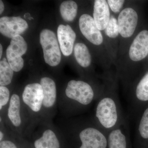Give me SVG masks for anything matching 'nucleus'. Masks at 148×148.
<instances>
[{
  "label": "nucleus",
  "mask_w": 148,
  "mask_h": 148,
  "mask_svg": "<svg viewBox=\"0 0 148 148\" xmlns=\"http://www.w3.org/2000/svg\"><path fill=\"white\" fill-rule=\"evenodd\" d=\"M61 129L65 137L78 143V148H107L108 134L92 117L70 118Z\"/></svg>",
  "instance_id": "obj_1"
},
{
  "label": "nucleus",
  "mask_w": 148,
  "mask_h": 148,
  "mask_svg": "<svg viewBox=\"0 0 148 148\" xmlns=\"http://www.w3.org/2000/svg\"><path fill=\"white\" fill-rule=\"evenodd\" d=\"M103 91L95 90L84 81L71 80L65 89V99L59 101L60 108L66 116H76L87 110L96 102Z\"/></svg>",
  "instance_id": "obj_2"
},
{
  "label": "nucleus",
  "mask_w": 148,
  "mask_h": 148,
  "mask_svg": "<svg viewBox=\"0 0 148 148\" xmlns=\"http://www.w3.org/2000/svg\"><path fill=\"white\" fill-rule=\"evenodd\" d=\"M114 91L112 89L103 90L95 102L92 117L96 124L107 134L126 119L123 112L118 96Z\"/></svg>",
  "instance_id": "obj_3"
},
{
  "label": "nucleus",
  "mask_w": 148,
  "mask_h": 148,
  "mask_svg": "<svg viewBox=\"0 0 148 148\" xmlns=\"http://www.w3.org/2000/svg\"><path fill=\"white\" fill-rule=\"evenodd\" d=\"M9 129L18 137L26 135L30 126V118L21 96L13 93L4 113L1 115Z\"/></svg>",
  "instance_id": "obj_4"
},
{
  "label": "nucleus",
  "mask_w": 148,
  "mask_h": 148,
  "mask_svg": "<svg viewBox=\"0 0 148 148\" xmlns=\"http://www.w3.org/2000/svg\"><path fill=\"white\" fill-rule=\"evenodd\" d=\"M60 128L51 120H40L32 127L27 135L34 138L35 148H61L64 135Z\"/></svg>",
  "instance_id": "obj_5"
},
{
  "label": "nucleus",
  "mask_w": 148,
  "mask_h": 148,
  "mask_svg": "<svg viewBox=\"0 0 148 148\" xmlns=\"http://www.w3.org/2000/svg\"><path fill=\"white\" fill-rule=\"evenodd\" d=\"M21 98L30 120V126L27 134L34 125L41 120L43 92L38 83L29 84L25 86Z\"/></svg>",
  "instance_id": "obj_6"
},
{
  "label": "nucleus",
  "mask_w": 148,
  "mask_h": 148,
  "mask_svg": "<svg viewBox=\"0 0 148 148\" xmlns=\"http://www.w3.org/2000/svg\"><path fill=\"white\" fill-rule=\"evenodd\" d=\"M43 92L41 120H51L54 116L58 104L57 90L55 82L49 77L40 80Z\"/></svg>",
  "instance_id": "obj_7"
},
{
  "label": "nucleus",
  "mask_w": 148,
  "mask_h": 148,
  "mask_svg": "<svg viewBox=\"0 0 148 148\" xmlns=\"http://www.w3.org/2000/svg\"><path fill=\"white\" fill-rule=\"evenodd\" d=\"M40 42L46 63L52 67L58 66L61 61V55L55 34L49 29H44L40 34Z\"/></svg>",
  "instance_id": "obj_8"
},
{
  "label": "nucleus",
  "mask_w": 148,
  "mask_h": 148,
  "mask_svg": "<svg viewBox=\"0 0 148 148\" xmlns=\"http://www.w3.org/2000/svg\"><path fill=\"white\" fill-rule=\"evenodd\" d=\"M27 48V42L20 35L12 38L6 54L9 64L14 71H20L23 68L24 61L21 56L26 53Z\"/></svg>",
  "instance_id": "obj_9"
},
{
  "label": "nucleus",
  "mask_w": 148,
  "mask_h": 148,
  "mask_svg": "<svg viewBox=\"0 0 148 148\" xmlns=\"http://www.w3.org/2000/svg\"><path fill=\"white\" fill-rule=\"evenodd\" d=\"M148 102V72L133 87L128 101L130 114L135 118V116L138 115L142 105Z\"/></svg>",
  "instance_id": "obj_10"
},
{
  "label": "nucleus",
  "mask_w": 148,
  "mask_h": 148,
  "mask_svg": "<svg viewBox=\"0 0 148 148\" xmlns=\"http://www.w3.org/2000/svg\"><path fill=\"white\" fill-rule=\"evenodd\" d=\"M138 19V14L133 8H127L123 10L117 19L119 34L124 38L132 36L137 27Z\"/></svg>",
  "instance_id": "obj_11"
},
{
  "label": "nucleus",
  "mask_w": 148,
  "mask_h": 148,
  "mask_svg": "<svg viewBox=\"0 0 148 148\" xmlns=\"http://www.w3.org/2000/svg\"><path fill=\"white\" fill-rule=\"evenodd\" d=\"M127 119L107 135L108 148H128L130 131Z\"/></svg>",
  "instance_id": "obj_12"
},
{
  "label": "nucleus",
  "mask_w": 148,
  "mask_h": 148,
  "mask_svg": "<svg viewBox=\"0 0 148 148\" xmlns=\"http://www.w3.org/2000/svg\"><path fill=\"white\" fill-rule=\"evenodd\" d=\"M79 24L81 32L90 42L95 45H100L103 43V35L92 16L86 14H82L80 17Z\"/></svg>",
  "instance_id": "obj_13"
},
{
  "label": "nucleus",
  "mask_w": 148,
  "mask_h": 148,
  "mask_svg": "<svg viewBox=\"0 0 148 148\" xmlns=\"http://www.w3.org/2000/svg\"><path fill=\"white\" fill-rule=\"evenodd\" d=\"M28 28L27 21L20 17L3 16L0 18V32L8 38L24 33Z\"/></svg>",
  "instance_id": "obj_14"
},
{
  "label": "nucleus",
  "mask_w": 148,
  "mask_h": 148,
  "mask_svg": "<svg viewBox=\"0 0 148 148\" xmlns=\"http://www.w3.org/2000/svg\"><path fill=\"white\" fill-rule=\"evenodd\" d=\"M148 55V31L140 32L133 40L129 50L130 58L133 61L143 60Z\"/></svg>",
  "instance_id": "obj_15"
},
{
  "label": "nucleus",
  "mask_w": 148,
  "mask_h": 148,
  "mask_svg": "<svg viewBox=\"0 0 148 148\" xmlns=\"http://www.w3.org/2000/svg\"><path fill=\"white\" fill-rule=\"evenodd\" d=\"M57 36L63 54L65 56L71 54L76 35L71 26L63 24L59 25L57 29Z\"/></svg>",
  "instance_id": "obj_16"
},
{
  "label": "nucleus",
  "mask_w": 148,
  "mask_h": 148,
  "mask_svg": "<svg viewBox=\"0 0 148 148\" xmlns=\"http://www.w3.org/2000/svg\"><path fill=\"white\" fill-rule=\"evenodd\" d=\"M110 8L106 0H95L93 6V18L100 31L105 30L110 18Z\"/></svg>",
  "instance_id": "obj_17"
},
{
  "label": "nucleus",
  "mask_w": 148,
  "mask_h": 148,
  "mask_svg": "<svg viewBox=\"0 0 148 148\" xmlns=\"http://www.w3.org/2000/svg\"><path fill=\"white\" fill-rule=\"evenodd\" d=\"M74 56L80 66L87 68L91 62V56L88 48L82 43H77L74 47Z\"/></svg>",
  "instance_id": "obj_18"
},
{
  "label": "nucleus",
  "mask_w": 148,
  "mask_h": 148,
  "mask_svg": "<svg viewBox=\"0 0 148 148\" xmlns=\"http://www.w3.org/2000/svg\"><path fill=\"white\" fill-rule=\"evenodd\" d=\"M78 6L75 2L66 1L60 5V11L61 17L67 22H71L75 18L77 13Z\"/></svg>",
  "instance_id": "obj_19"
},
{
  "label": "nucleus",
  "mask_w": 148,
  "mask_h": 148,
  "mask_svg": "<svg viewBox=\"0 0 148 148\" xmlns=\"http://www.w3.org/2000/svg\"><path fill=\"white\" fill-rule=\"evenodd\" d=\"M5 58L0 62V85L7 86L12 81L14 71Z\"/></svg>",
  "instance_id": "obj_20"
},
{
  "label": "nucleus",
  "mask_w": 148,
  "mask_h": 148,
  "mask_svg": "<svg viewBox=\"0 0 148 148\" xmlns=\"http://www.w3.org/2000/svg\"><path fill=\"white\" fill-rule=\"evenodd\" d=\"M136 134L141 140H148V107L143 111L137 124Z\"/></svg>",
  "instance_id": "obj_21"
},
{
  "label": "nucleus",
  "mask_w": 148,
  "mask_h": 148,
  "mask_svg": "<svg viewBox=\"0 0 148 148\" xmlns=\"http://www.w3.org/2000/svg\"><path fill=\"white\" fill-rule=\"evenodd\" d=\"M11 95L6 86H0V111L1 115L4 113L10 101Z\"/></svg>",
  "instance_id": "obj_22"
},
{
  "label": "nucleus",
  "mask_w": 148,
  "mask_h": 148,
  "mask_svg": "<svg viewBox=\"0 0 148 148\" xmlns=\"http://www.w3.org/2000/svg\"><path fill=\"white\" fill-rule=\"evenodd\" d=\"M106 35L111 38H115L119 35L117 20L114 16H111L110 21L105 29Z\"/></svg>",
  "instance_id": "obj_23"
},
{
  "label": "nucleus",
  "mask_w": 148,
  "mask_h": 148,
  "mask_svg": "<svg viewBox=\"0 0 148 148\" xmlns=\"http://www.w3.org/2000/svg\"><path fill=\"white\" fill-rule=\"evenodd\" d=\"M111 10L117 13L120 11L125 3L123 0H108L107 1Z\"/></svg>",
  "instance_id": "obj_24"
},
{
  "label": "nucleus",
  "mask_w": 148,
  "mask_h": 148,
  "mask_svg": "<svg viewBox=\"0 0 148 148\" xmlns=\"http://www.w3.org/2000/svg\"><path fill=\"white\" fill-rule=\"evenodd\" d=\"M0 148H18L16 144L12 140L5 138L0 142Z\"/></svg>",
  "instance_id": "obj_25"
},
{
  "label": "nucleus",
  "mask_w": 148,
  "mask_h": 148,
  "mask_svg": "<svg viewBox=\"0 0 148 148\" xmlns=\"http://www.w3.org/2000/svg\"><path fill=\"white\" fill-rule=\"evenodd\" d=\"M4 10V5L2 1H0V14H1Z\"/></svg>",
  "instance_id": "obj_26"
},
{
  "label": "nucleus",
  "mask_w": 148,
  "mask_h": 148,
  "mask_svg": "<svg viewBox=\"0 0 148 148\" xmlns=\"http://www.w3.org/2000/svg\"><path fill=\"white\" fill-rule=\"evenodd\" d=\"M3 53V47L1 44H0V58H1Z\"/></svg>",
  "instance_id": "obj_27"
}]
</instances>
